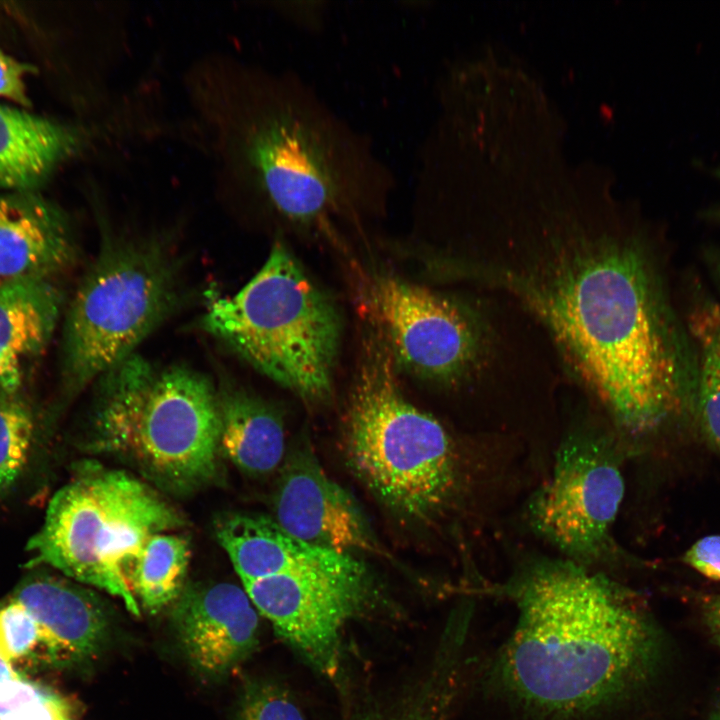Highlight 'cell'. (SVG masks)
<instances>
[{"label": "cell", "instance_id": "ac0fdd59", "mask_svg": "<svg viewBox=\"0 0 720 720\" xmlns=\"http://www.w3.org/2000/svg\"><path fill=\"white\" fill-rule=\"evenodd\" d=\"M87 136L82 128L0 105V187L37 191Z\"/></svg>", "mask_w": 720, "mask_h": 720}, {"label": "cell", "instance_id": "d6a6232c", "mask_svg": "<svg viewBox=\"0 0 720 720\" xmlns=\"http://www.w3.org/2000/svg\"><path fill=\"white\" fill-rule=\"evenodd\" d=\"M708 720H720V703L714 707L708 717Z\"/></svg>", "mask_w": 720, "mask_h": 720}, {"label": "cell", "instance_id": "4dcf8cb0", "mask_svg": "<svg viewBox=\"0 0 720 720\" xmlns=\"http://www.w3.org/2000/svg\"><path fill=\"white\" fill-rule=\"evenodd\" d=\"M356 720H434L431 714H428L424 708L408 707L398 712H369Z\"/></svg>", "mask_w": 720, "mask_h": 720}, {"label": "cell", "instance_id": "7a4b0ae2", "mask_svg": "<svg viewBox=\"0 0 720 720\" xmlns=\"http://www.w3.org/2000/svg\"><path fill=\"white\" fill-rule=\"evenodd\" d=\"M517 621L497 661L505 688L546 712H584L645 681L661 640L637 596L574 562L528 569L509 590Z\"/></svg>", "mask_w": 720, "mask_h": 720}, {"label": "cell", "instance_id": "5bb4252c", "mask_svg": "<svg viewBox=\"0 0 720 720\" xmlns=\"http://www.w3.org/2000/svg\"><path fill=\"white\" fill-rule=\"evenodd\" d=\"M40 626L48 664L65 666L96 656L109 636L101 599L68 579L47 574L25 578L13 594Z\"/></svg>", "mask_w": 720, "mask_h": 720}, {"label": "cell", "instance_id": "44dd1931", "mask_svg": "<svg viewBox=\"0 0 720 720\" xmlns=\"http://www.w3.org/2000/svg\"><path fill=\"white\" fill-rule=\"evenodd\" d=\"M689 330L699 350V378L693 416L710 447L720 456V307L706 303L690 316Z\"/></svg>", "mask_w": 720, "mask_h": 720}, {"label": "cell", "instance_id": "1f68e13d", "mask_svg": "<svg viewBox=\"0 0 720 720\" xmlns=\"http://www.w3.org/2000/svg\"><path fill=\"white\" fill-rule=\"evenodd\" d=\"M708 173L720 182V162L707 167ZM701 216L713 222L720 223V202L703 210Z\"/></svg>", "mask_w": 720, "mask_h": 720}, {"label": "cell", "instance_id": "d4e9b609", "mask_svg": "<svg viewBox=\"0 0 720 720\" xmlns=\"http://www.w3.org/2000/svg\"><path fill=\"white\" fill-rule=\"evenodd\" d=\"M52 696L53 694L22 678L2 681L0 682V719Z\"/></svg>", "mask_w": 720, "mask_h": 720}, {"label": "cell", "instance_id": "4fadbf2b", "mask_svg": "<svg viewBox=\"0 0 720 720\" xmlns=\"http://www.w3.org/2000/svg\"><path fill=\"white\" fill-rule=\"evenodd\" d=\"M172 620L185 656L207 676L226 674L258 643V611L234 583L186 585L173 604Z\"/></svg>", "mask_w": 720, "mask_h": 720}, {"label": "cell", "instance_id": "30bf717a", "mask_svg": "<svg viewBox=\"0 0 720 720\" xmlns=\"http://www.w3.org/2000/svg\"><path fill=\"white\" fill-rule=\"evenodd\" d=\"M362 298L394 364L423 380L448 384L471 368L479 332L453 300L390 273L369 277Z\"/></svg>", "mask_w": 720, "mask_h": 720}, {"label": "cell", "instance_id": "cb8c5ba5", "mask_svg": "<svg viewBox=\"0 0 720 720\" xmlns=\"http://www.w3.org/2000/svg\"><path fill=\"white\" fill-rule=\"evenodd\" d=\"M238 720H304L301 710L279 685L250 682L240 699Z\"/></svg>", "mask_w": 720, "mask_h": 720}, {"label": "cell", "instance_id": "8fae6325", "mask_svg": "<svg viewBox=\"0 0 720 720\" xmlns=\"http://www.w3.org/2000/svg\"><path fill=\"white\" fill-rule=\"evenodd\" d=\"M364 567L311 570L242 583L258 613L276 634L318 672L335 677L345 624L374 600Z\"/></svg>", "mask_w": 720, "mask_h": 720}, {"label": "cell", "instance_id": "603a6c76", "mask_svg": "<svg viewBox=\"0 0 720 720\" xmlns=\"http://www.w3.org/2000/svg\"><path fill=\"white\" fill-rule=\"evenodd\" d=\"M0 657L13 669L16 663L32 658L48 664L39 624L13 599L0 608Z\"/></svg>", "mask_w": 720, "mask_h": 720}, {"label": "cell", "instance_id": "4316f807", "mask_svg": "<svg viewBox=\"0 0 720 720\" xmlns=\"http://www.w3.org/2000/svg\"><path fill=\"white\" fill-rule=\"evenodd\" d=\"M34 72V66L20 62L0 51V97L8 98L26 107L30 106L24 79Z\"/></svg>", "mask_w": 720, "mask_h": 720}, {"label": "cell", "instance_id": "7c38bea8", "mask_svg": "<svg viewBox=\"0 0 720 720\" xmlns=\"http://www.w3.org/2000/svg\"><path fill=\"white\" fill-rule=\"evenodd\" d=\"M273 498V518L311 545L351 554H384L359 507L301 443L285 457Z\"/></svg>", "mask_w": 720, "mask_h": 720}, {"label": "cell", "instance_id": "836d02e7", "mask_svg": "<svg viewBox=\"0 0 720 720\" xmlns=\"http://www.w3.org/2000/svg\"><path fill=\"white\" fill-rule=\"evenodd\" d=\"M6 665H9V664L6 663V662L0 657V667L6 666Z\"/></svg>", "mask_w": 720, "mask_h": 720}, {"label": "cell", "instance_id": "2e32d148", "mask_svg": "<svg viewBox=\"0 0 720 720\" xmlns=\"http://www.w3.org/2000/svg\"><path fill=\"white\" fill-rule=\"evenodd\" d=\"M216 538L242 583L311 570L351 571L364 565L343 554L304 542L266 516L234 513L216 524Z\"/></svg>", "mask_w": 720, "mask_h": 720}, {"label": "cell", "instance_id": "d6986e66", "mask_svg": "<svg viewBox=\"0 0 720 720\" xmlns=\"http://www.w3.org/2000/svg\"><path fill=\"white\" fill-rule=\"evenodd\" d=\"M218 387L221 455L246 475L265 476L285 459L284 422L271 404L224 377Z\"/></svg>", "mask_w": 720, "mask_h": 720}, {"label": "cell", "instance_id": "6da1fadb", "mask_svg": "<svg viewBox=\"0 0 720 720\" xmlns=\"http://www.w3.org/2000/svg\"><path fill=\"white\" fill-rule=\"evenodd\" d=\"M460 263L457 272L512 293L543 322L626 434L691 415L698 346L636 236L544 228Z\"/></svg>", "mask_w": 720, "mask_h": 720}, {"label": "cell", "instance_id": "83f0119b", "mask_svg": "<svg viewBox=\"0 0 720 720\" xmlns=\"http://www.w3.org/2000/svg\"><path fill=\"white\" fill-rule=\"evenodd\" d=\"M0 720H71L64 702L53 695L45 701L27 706Z\"/></svg>", "mask_w": 720, "mask_h": 720}, {"label": "cell", "instance_id": "e0dca14e", "mask_svg": "<svg viewBox=\"0 0 720 720\" xmlns=\"http://www.w3.org/2000/svg\"><path fill=\"white\" fill-rule=\"evenodd\" d=\"M63 300L52 278L0 283V391L20 392L29 366L54 336Z\"/></svg>", "mask_w": 720, "mask_h": 720}, {"label": "cell", "instance_id": "52a82bcc", "mask_svg": "<svg viewBox=\"0 0 720 720\" xmlns=\"http://www.w3.org/2000/svg\"><path fill=\"white\" fill-rule=\"evenodd\" d=\"M184 524L183 515L148 482L127 469L88 460L51 498L41 528L27 542L26 566L55 568L119 598L139 616L128 569L152 536Z\"/></svg>", "mask_w": 720, "mask_h": 720}, {"label": "cell", "instance_id": "f546056e", "mask_svg": "<svg viewBox=\"0 0 720 720\" xmlns=\"http://www.w3.org/2000/svg\"><path fill=\"white\" fill-rule=\"evenodd\" d=\"M693 600L712 641L720 648V594L694 593Z\"/></svg>", "mask_w": 720, "mask_h": 720}, {"label": "cell", "instance_id": "ba28073f", "mask_svg": "<svg viewBox=\"0 0 720 720\" xmlns=\"http://www.w3.org/2000/svg\"><path fill=\"white\" fill-rule=\"evenodd\" d=\"M183 298L180 264L163 240L105 231L66 310L60 351L63 395L76 396L135 353Z\"/></svg>", "mask_w": 720, "mask_h": 720}, {"label": "cell", "instance_id": "8992f818", "mask_svg": "<svg viewBox=\"0 0 720 720\" xmlns=\"http://www.w3.org/2000/svg\"><path fill=\"white\" fill-rule=\"evenodd\" d=\"M198 326L305 403L329 400L340 314L282 241L238 292L208 297Z\"/></svg>", "mask_w": 720, "mask_h": 720}, {"label": "cell", "instance_id": "484cf974", "mask_svg": "<svg viewBox=\"0 0 720 720\" xmlns=\"http://www.w3.org/2000/svg\"><path fill=\"white\" fill-rule=\"evenodd\" d=\"M681 560L704 577L720 581V535L700 538L685 551Z\"/></svg>", "mask_w": 720, "mask_h": 720}, {"label": "cell", "instance_id": "f1b7e54d", "mask_svg": "<svg viewBox=\"0 0 720 720\" xmlns=\"http://www.w3.org/2000/svg\"><path fill=\"white\" fill-rule=\"evenodd\" d=\"M285 4L288 7L282 8L283 12L297 25L309 30L320 29L328 10V2L325 1L289 2Z\"/></svg>", "mask_w": 720, "mask_h": 720}, {"label": "cell", "instance_id": "9c48e42d", "mask_svg": "<svg viewBox=\"0 0 720 720\" xmlns=\"http://www.w3.org/2000/svg\"><path fill=\"white\" fill-rule=\"evenodd\" d=\"M624 493L616 441L600 432H574L561 444L550 478L532 496L528 522L566 560L584 566L612 552Z\"/></svg>", "mask_w": 720, "mask_h": 720}, {"label": "cell", "instance_id": "3957f363", "mask_svg": "<svg viewBox=\"0 0 720 720\" xmlns=\"http://www.w3.org/2000/svg\"><path fill=\"white\" fill-rule=\"evenodd\" d=\"M237 132L246 184L283 225L332 232L384 211L396 181L372 142L300 76H255Z\"/></svg>", "mask_w": 720, "mask_h": 720}, {"label": "cell", "instance_id": "7402d4cb", "mask_svg": "<svg viewBox=\"0 0 720 720\" xmlns=\"http://www.w3.org/2000/svg\"><path fill=\"white\" fill-rule=\"evenodd\" d=\"M34 430L33 412L19 393L0 391V496L10 491L22 475Z\"/></svg>", "mask_w": 720, "mask_h": 720}, {"label": "cell", "instance_id": "e575fe53", "mask_svg": "<svg viewBox=\"0 0 720 720\" xmlns=\"http://www.w3.org/2000/svg\"><path fill=\"white\" fill-rule=\"evenodd\" d=\"M718 275H719V280H720V264H719V267H718ZM719 307H720V305H719Z\"/></svg>", "mask_w": 720, "mask_h": 720}, {"label": "cell", "instance_id": "277c9868", "mask_svg": "<svg viewBox=\"0 0 720 720\" xmlns=\"http://www.w3.org/2000/svg\"><path fill=\"white\" fill-rule=\"evenodd\" d=\"M93 386L90 453L126 465L163 494L189 495L216 480L220 408L209 376L135 352Z\"/></svg>", "mask_w": 720, "mask_h": 720}, {"label": "cell", "instance_id": "9a60e30c", "mask_svg": "<svg viewBox=\"0 0 720 720\" xmlns=\"http://www.w3.org/2000/svg\"><path fill=\"white\" fill-rule=\"evenodd\" d=\"M64 211L37 191L0 193V283L54 278L76 260Z\"/></svg>", "mask_w": 720, "mask_h": 720}, {"label": "cell", "instance_id": "5b68a950", "mask_svg": "<svg viewBox=\"0 0 720 720\" xmlns=\"http://www.w3.org/2000/svg\"><path fill=\"white\" fill-rule=\"evenodd\" d=\"M343 447L365 487L408 520L433 521L462 488L456 441L441 422L405 397L379 337L364 343L344 416Z\"/></svg>", "mask_w": 720, "mask_h": 720}, {"label": "cell", "instance_id": "ffe728a7", "mask_svg": "<svg viewBox=\"0 0 720 720\" xmlns=\"http://www.w3.org/2000/svg\"><path fill=\"white\" fill-rule=\"evenodd\" d=\"M190 558V543L183 535L164 532L152 536L127 572L139 606L157 613L174 604L186 587Z\"/></svg>", "mask_w": 720, "mask_h": 720}]
</instances>
